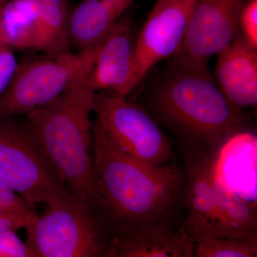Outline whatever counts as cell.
Returning <instances> with one entry per match:
<instances>
[{"label": "cell", "mask_w": 257, "mask_h": 257, "mask_svg": "<svg viewBox=\"0 0 257 257\" xmlns=\"http://www.w3.org/2000/svg\"><path fill=\"white\" fill-rule=\"evenodd\" d=\"M152 82L147 104L184 150L219 155L246 126L242 109L221 92L208 62L177 54Z\"/></svg>", "instance_id": "obj_1"}, {"label": "cell", "mask_w": 257, "mask_h": 257, "mask_svg": "<svg viewBox=\"0 0 257 257\" xmlns=\"http://www.w3.org/2000/svg\"><path fill=\"white\" fill-rule=\"evenodd\" d=\"M92 162L101 197L99 220L112 237L158 225H169L185 194V175L175 163L145 165L124 153L95 119Z\"/></svg>", "instance_id": "obj_2"}, {"label": "cell", "mask_w": 257, "mask_h": 257, "mask_svg": "<svg viewBox=\"0 0 257 257\" xmlns=\"http://www.w3.org/2000/svg\"><path fill=\"white\" fill-rule=\"evenodd\" d=\"M87 77L25 117L74 197L99 218L101 197L91 153L93 92L86 86Z\"/></svg>", "instance_id": "obj_3"}, {"label": "cell", "mask_w": 257, "mask_h": 257, "mask_svg": "<svg viewBox=\"0 0 257 257\" xmlns=\"http://www.w3.org/2000/svg\"><path fill=\"white\" fill-rule=\"evenodd\" d=\"M0 180L34 209L73 195L25 116H0Z\"/></svg>", "instance_id": "obj_4"}, {"label": "cell", "mask_w": 257, "mask_h": 257, "mask_svg": "<svg viewBox=\"0 0 257 257\" xmlns=\"http://www.w3.org/2000/svg\"><path fill=\"white\" fill-rule=\"evenodd\" d=\"M99 45L84 52L42 53L19 62L13 80L0 96V116H25L87 77Z\"/></svg>", "instance_id": "obj_5"}, {"label": "cell", "mask_w": 257, "mask_h": 257, "mask_svg": "<svg viewBox=\"0 0 257 257\" xmlns=\"http://www.w3.org/2000/svg\"><path fill=\"white\" fill-rule=\"evenodd\" d=\"M31 257H106L111 236L74 195L47 206L25 227Z\"/></svg>", "instance_id": "obj_6"}, {"label": "cell", "mask_w": 257, "mask_h": 257, "mask_svg": "<svg viewBox=\"0 0 257 257\" xmlns=\"http://www.w3.org/2000/svg\"><path fill=\"white\" fill-rule=\"evenodd\" d=\"M93 111L107 136L120 150L145 165L173 164L168 138L145 108L126 97L92 93Z\"/></svg>", "instance_id": "obj_7"}, {"label": "cell", "mask_w": 257, "mask_h": 257, "mask_svg": "<svg viewBox=\"0 0 257 257\" xmlns=\"http://www.w3.org/2000/svg\"><path fill=\"white\" fill-rule=\"evenodd\" d=\"M69 0H0V44L43 54L70 52Z\"/></svg>", "instance_id": "obj_8"}, {"label": "cell", "mask_w": 257, "mask_h": 257, "mask_svg": "<svg viewBox=\"0 0 257 257\" xmlns=\"http://www.w3.org/2000/svg\"><path fill=\"white\" fill-rule=\"evenodd\" d=\"M197 0H157L139 33L132 72L133 91L157 64L180 51Z\"/></svg>", "instance_id": "obj_9"}, {"label": "cell", "mask_w": 257, "mask_h": 257, "mask_svg": "<svg viewBox=\"0 0 257 257\" xmlns=\"http://www.w3.org/2000/svg\"><path fill=\"white\" fill-rule=\"evenodd\" d=\"M248 0H197L177 54L208 62L240 35V13Z\"/></svg>", "instance_id": "obj_10"}, {"label": "cell", "mask_w": 257, "mask_h": 257, "mask_svg": "<svg viewBox=\"0 0 257 257\" xmlns=\"http://www.w3.org/2000/svg\"><path fill=\"white\" fill-rule=\"evenodd\" d=\"M218 155L184 150L187 216L181 227L197 243L215 236L217 224L216 179Z\"/></svg>", "instance_id": "obj_11"}, {"label": "cell", "mask_w": 257, "mask_h": 257, "mask_svg": "<svg viewBox=\"0 0 257 257\" xmlns=\"http://www.w3.org/2000/svg\"><path fill=\"white\" fill-rule=\"evenodd\" d=\"M136 39L133 19L126 12L99 45L86 79L91 92L127 97L133 92L131 79Z\"/></svg>", "instance_id": "obj_12"}, {"label": "cell", "mask_w": 257, "mask_h": 257, "mask_svg": "<svg viewBox=\"0 0 257 257\" xmlns=\"http://www.w3.org/2000/svg\"><path fill=\"white\" fill-rule=\"evenodd\" d=\"M214 79L235 106L256 105L257 48L239 35L217 55Z\"/></svg>", "instance_id": "obj_13"}, {"label": "cell", "mask_w": 257, "mask_h": 257, "mask_svg": "<svg viewBox=\"0 0 257 257\" xmlns=\"http://www.w3.org/2000/svg\"><path fill=\"white\" fill-rule=\"evenodd\" d=\"M195 245L182 227L158 225L114 235L106 257H193Z\"/></svg>", "instance_id": "obj_14"}, {"label": "cell", "mask_w": 257, "mask_h": 257, "mask_svg": "<svg viewBox=\"0 0 257 257\" xmlns=\"http://www.w3.org/2000/svg\"><path fill=\"white\" fill-rule=\"evenodd\" d=\"M136 0H82L71 9L69 41L72 52L100 45L116 22Z\"/></svg>", "instance_id": "obj_15"}, {"label": "cell", "mask_w": 257, "mask_h": 257, "mask_svg": "<svg viewBox=\"0 0 257 257\" xmlns=\"http://www.w3.org/2000/svg\"><path fill=\"white\" fill-rule=\"evenodd\" d=\"M216 190L217 224L214 236L257 237L256 209L239 195L219 172L216 179Z\"/></svg>", "instance_id": "obj_16"}, {"label": "cell", "mask_w": 257, "mask_h": 257, "mask_svg": "<svg viewBox=\"0 0 257 257\" xmlns=\"http://www.w3.org/2000/svg\"><path fill=\"white\" fill-rule=\"evenodd\" d=\"M257 237L214 236L196 243L194 256L256 257Z\"/></svg>", "instance_id": "obj_17"}, {"label": "cell", "mask_w": 257, "mask_h": 257, "mask_svg": "<svg viewBox=\"0 0 257 257\" xmlns=\"http://www.w3.org/2000/svg\"><path fill=\"white\" fill-rule=\"evenodd\" d=\"M239 33L251 46L257 48V0H248L240 13Z\"/></svg>", "instance_id": "obj_18"}, {"label": "cell", "mask_w": 257, "mask_h": 257, "mask_svg": "<svg viewBox=\"0 0 257 257\" xmlns=\"http://www.w3.org/2000/svg\"><path fill=\"white\" fill-rule=\"evenodd\" d=\"M36 215L34 209L10 210L0 214V234L26 227Z\"/></svg>", "instance_id": "obj_19"}, {"label": "cell", "mask_w": 257, "mask_h": 257, "mask_svg": "<svg viewBox=\"0 0 257 257\" xmlns=\"http://www.w3.org/2000/svg\"><path fill=\"white\" fill-rule=\"evenodd\" d=\"M18 63L14 50L0 44V96L9 87Z\"/></svg>", "instance_id": "obj_20"}, {"label": "cell", "mask_w": 257, "mask_h": 257, "mask_svg": "<svg viewBox=\"0 0 257 257\" xmlns=\"http://www.w3.org/2000/svg\"><path fill=\"white\" fill-rule=\"evenodd\" d=\"M0 257H31L25 243L15 232L0 234Z\"/></svg>", "instance_id": "obj_21"}, {"label": "cell", "mask_w": 257, "mask_h": 257, "mask_svg": "<svg viewBox=\"0 0 257 257\" xmlns=\"http://www.w3.org/2000/svg\"><path fill=\"white\" fill-rule=\"evenodd\" d=\"M0 204L14 210L34 209L25 199L0 180Z\"/></svg>", "instance_id": "obj_22"}, {"label": "cell", "mask_w": 257, "mask_h": 257, "mask_svg": "<svg viewBox=\"0 0 257 257\" xmlns=\"http://www.w3.org/2000/svg\"><path fill=\"white\" fill-rule=\"evenodd\" d=\"M10 210H14V209H10L8 208L5 207L4 206L0 204V214H3V213L6 212V211Z\"/></svg>", "instance_id": "obj_23"}]
</instances>
